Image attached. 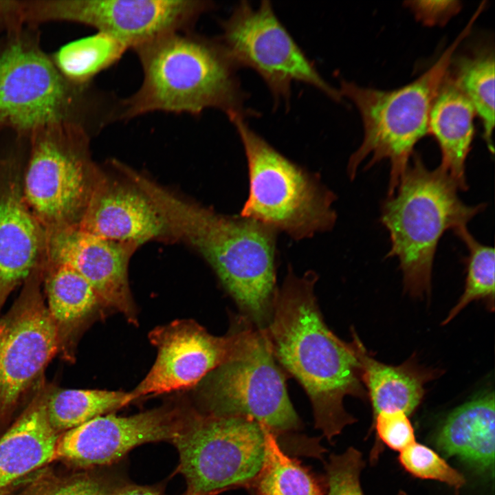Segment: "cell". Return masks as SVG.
Returning a JSON list of instances; mask_svg holds the SVG:
<instances>
[{
  "label": "cell",
  "instance_id": "1",
  "mask_svg": "<svg viewBox=\"0 0 495 495\" xmlns=\"http://www.w3.org/2000/svg\"><path fill=\"white\" fill-rule=\"evenodd\" d=\"M318 278L314 271L298 276L289 267L263 329L279 365L308 395L315 427L331 441L356 421L344 398L368 397L352 341L340 339L324 321L314 292Z\"/></svg>",
  "mask_w": 495,
  "mask_h": 495
},
{
  "label": "cell",
  "instance_id": "2",
  "mask_svg": "<svg viewBox=\"0 0 495 495\" xmlns=\"http://www.w3.org/2000/svg\"><path fill=\"white\" fill-rule=\"evenodd\" d=\"M129 180L164 217L170 233L190 244L207 261L245 318L264 328L276 291L278 232L241 215H226L190 204L145 176Z\"/></svg>",
  "mask_w": 495,
  "mask_h": 495
},
{
  "label": "cell",
  "instance_id": "3",
  "mask_svg": "<svg viewBox=\"0 0 495 495\" xmlns=\"http://www.w3.org/2000/svg\"><path fill=\"white\" fill-rule=\"evenodd\" d=\"M142 70V81L120 102L119 120L157 111L198 116L208 109L229 118L254 116L245 108L248 94L239 69L219 37L192 30L170 33L133 50Z\"/></svg>",
  "mask_w": 495,
  "mask_h": 495
},
{
  "label": "cell",
  "instance_id": "4",
  "mask_svg": "<svg viewBox=\"0 0 495 495\" xmlns=\"http://www.w3.org/2000/svg\"><path fill=\"white\" fill-rule=\"evenodd\" d=\"M118 100L67 80L43 50L38 28L0 35V130L29 135L72 124L90 134L116 120Z\"/></svg>",
  "mask_w": 495,
  "mask_h": 495
},
{
  "label": "cell",
  "instance_id": "5",
  "mask_svg": "<svg viewBox=\"0 0 495 495\" xmlns=\"http://www.w3.org/2000/svg\"><path fill=\"white\" fill-rule=\"evenodd\" d=\"M382 206L381 222L389 232L390 250L410 296H430L434 258L448 230L466 226L485 204L468 206L458 195L459 186L441 166L428 169L417 154L397 188Z\"/></svg>",
  "mask_w": 495,
  "mask_h": 495
},
{
  "label": "cell",
  "instance_id": "6",
  "mask_svg": "<svg viewBox=\"0 0 495 495\" xmlns=\"http://www.w3.org/2000/svg\"><path fill=\"white\" fill-rule=\"evenodd\" d=\"M474 22L468 23L437 61L412 82L393 90L361 87L342 80L338 89L356 107L362 118L363 140L350 156L347 173L353 179L368 155L369 168L383 160L390 164L388 197L395 192L415 144L428 133L430 108L459 44Z\"/></svg>",
  "mask_w": 495,
  "mask_h": 495
},
{
  "label": "cell",
  "instance_id": "7",
  "mask_svg": "<svg viewBox=\"0 0 495 495\" xmlns=\"http://www.w3.org/2000/svg\"><path fill=\"white\" fill-rule=\"evenodd\" d=\"M242 116L234 124L247 160L249 192L239 215L294 240L330 231L336 199L320 177L294 163L255 132Z\"/></svg>",
  "mask_w": 495,
  "mask_h": 495
},
{
  "label": "cell",
  "instance_id": "8",
  "mask_svg": "<svg viewBox=\"0 0 495 495\" xmlns=\"http://www.w3.org/2000/svg\"><path fill=\"white\" fill-rule=\"evenodd\" d=\"M237 338L223 363L199 383L205 414L245 417L278 434L302 428L287 390L286 372L276 361L264 329L241 316Z\"/></svg>",
  "mask_w": 495,
  "mask_h": 495
},
{
  "label": "cell",
  "instance_id": "9",
  "mask_svg": "<svg viewBox=\"0 0 495 495\" xmlns=\"http://www.w3.org/2000/svg\"><path fill=\"white\" fill-rule=\"evenodd\" d=\"M90 135L81 126L65 123L28 135L23 193L45 231L80 221L96 181L89 155Z\"/></svg>",
  "mask_w": 495,
  "mask_h": 495
},
{
  "label": "cell",
  "instance_id": "10",
  "mask_svg": "<svg viewBox=\"0 0 495 495\" xmlns=\"http://www.w3.org/2000/svg\"><path fill=\"white\" fill-rule=\"evenodd\" d=\"M179 456L185 495H215L249 489L263 462L262 424L245 417L197 415L185 419L171 440Z\"/></svg>",
  "mask_w": 495,
  "mask_h": 495
},
{
  "label": "cell",
  "instance_id": "11",
  "mask_svg": "<svg viewBox=\"0 0 495 495\" xmlns=\"http://www.w3.org/2000/svg\"><path fill=\"white\" fill-rule=\"evenodd\" d=\"M221 25L218 37L232 61L239 69L256 72L276 102L289 100L294 82L314 87L336 102L342 100L278 19L270 1L254 8L242 1Z\"/></svg>",
  "mask_w": 495,
  "mask_h": 495
},
{
  "label": "cell",
  "instance_id": "12",
  "mask_svg": "<svg viewBox=\"0 0 495 495\" xmlns=\"http://www.w3.org/2000/svg\"><path fill=\"white\" fill-rule=\"evenodd\" d=\"M214 7L207 0H25L21 16L36 27L58 21L87 25L133 50L170 33L192 30Z\"/></svg>",
  "mask_w": 495,
  "mask_h": 495
},
{
  "label": "cell",
  "instance_id": "13",
  "mask_svg": "<svg viewBox=\"0 0 495 495\" xmlns=\"http://www.w3.org/2000/svg\"><path fill=\"white\" fill-rule=\"evenodd\" d=\"M43 267L23 284L0 317V421L6 419L60 352V342L42 292Z\"/></svg>",
  "mask_w": 495,
  "mask_h": 495
},
{
  "label": "cell",
  "instance_id": "14",
  "mask_svg": "<svg viewBox=\"0 0 495 495\" xmlns=\"http://www.w3.org/2000/svg\"><path fill=\"white\" fill-rule=\"evenodd\" d=\"M28 148L26 136L0 130V310L46 261L47 232L23 193Z\"/></svg>",
  "mask_w": 495,
  "mask_h": 495
},
{
  "label": "cell",
  "instance_id": "15",
  "mask_svg": "<svg viewBox=\"0 0 495 495\" xmlns=\"http://www.w3.org/2000/svg\"><path fill=\"white\" fill-rule=\"evenodd\" d=\"M148 337L157 348V358L144 378L127 393V404L198 385L230 356L237 329L234 322L228 334L216 336L192 320H179L156 327Z\"/></svg>",
  "mask_w": 495,
  "mask_h": 495
},
{
  "label": "cell",
  "instance_id": "16",
  "mask_svg": "<svg viewBox=\"0 0 495 495\" xmlns=\"http://www.w3.org/2000/svg\"><path fill=\"white\" fill-rule=\"evenodd\" d=\"M185 419L170 407L128 417L98 416L61 433L55 459L81 468L110 464L142 443L171 441Z\"/></svg>",
  "mask_w": 495,
  "mask_h": 495
},
{
  "label": "cell",
  "instance_id": "17",
  "mask_svg": "<svg viewBox=\"0 0 495 495\" xmlns=\"http://www.w3.org/2000/svg\"><path fill=\"white\" fill-rule=\"evenodd\" d=\"M46 232V262L75 270L94 289L102 309L120 312L137 324L127 278L129 256L137 246L102 239L78 225Z\"/></svg>",
  "mask_w": 495,
  "mask_h": 495
},
{
  "label": "cell",
  "instance_id": "18",
  "mask_svg": "<svg viewBox=\"0 0 495 495\" xmlns=\"http://www.w3.org/2000/svg\"><path fill=\"white\" fill-rule=\"evenodd\" d=\"M78 226L102 239L135 246L170 232L161 213L141 190L100 179L93 185Z\"/></svg>",
  "mask_w": 495,
  "mask_h": 495
},
{
  "label": "cell",
  "instance_id": "19",
  "mask_svg": "<svg viewBox=\"0 0 495 495\" xmlns=\"http://www.w3.org/2000/svg\"><path fill=\"white\" fill-rule=\"evenodd\" d=\"M494 391L487 388L454 409L434 437L437 448L476 473L494 478Z\"/></svg>",
  "mask_w": 495,
  "mask_h": 495
},
{
  "label": "cell",
  "instance_id": "20",
  "mask_svg": "<svg viewBox=\"0 0 495 495\" xmlns=\"http://www.w3.org/2000/svg\"><path fill=\"white\" fill-rule=\"evenodd\" d=\"M50 390L40 388L0 439V490L12 487L21 477L55 460L60 434L47 417Z\"/></svg>",
  "mask_w": 495,
  "mask_h": 495
},
{
  "label": "cell",
  "instance_id": "21",
  "mask_svg": "<svg viewBox=\"0 0 495 495\" xmlns=\"http://www.w3.org/2000/svg\"><path fill=\"white\" fill-rule=\"evenodd\" d=\"M351 338L373 417L393 411L410 415L424 397L426 384L439 376L440 371L423 367L414 358L397 366L384 364L370 354L354 329Z\"/></svg>",
  "mask_w": 495,
  "mask_h": 495
},
{
  "label": "cell",
  "instance_id": "22",
  "mask_svg": "<svg viewBox=\"0 0 495 495\" xmlns=\"http://www.w3.org/2000/svg\"><path fill=\"white\" fill-rule=\"evenodd\" d=\"M476 116L472 104L448 70L430 108L428 133L433 135L441 150L439 166L461 190L468 188L465 161L474 136Z\"/></svg>",
  "mask_w": 495,
  "mask_h": 495
},
{
  "label": "cell",
  "instance_id": "23",
  "mask_svg": "<svg viewBox=\"0 0 495 495\" xmlns=\"http://www.w3.org/2000/svg\"><path fill=\"white\" fill-rule=\"evenodd\" d=\"M42 287L60 338V352L71 359L79 334L101 311L102 305L89 283L67 265L45 261Z\"/></svg>",
  "mask_w": 495,
  "mask_h": 495
},
{
  "label": "cell",
  "instance_id": "24",
  "mask_svg": "<svg viewBox=\"0 0 495 495\" xmlns=\"http://www.w3.org/2000/svg\"><path fill=\"white\" fill-rule=\"evenodd\" d=\"M263 427V462L249 490L254 495H324L326 481L285 454L277 437L267 426Z\"/></svg>",
  "mask_w": 495,
  "mask_h": 495
},
{
  "label": "cell",
  "instance_id": "25",
  "mask_svg": "<svg viewBox=\"0 0 495 495\" xmlns=\"http://www.w3.org/2000/svg\"><path fill=\"white\" fill-rule=\"evenodd\" d=\"M449 74L472 104L483 128V137L492 154L494 128V55L490 49H480L450 63Z\"/></svg>",
  "mask_w": 495,
  "mask_h": 495
},
{
  "label": "cell",
  "instance_id": "26",
  "mask_svg": "<svg viewBox=\"0 0 495 495\" xmlns=\"http://www.w3.org/2000/svg\"><path fill=\"white\" fill-rule=\"evenodd\" d=\"M128 50L118 39L97 32L63 45L51 57L67 80L88 85L97 74L118 62Z\"/></svg>",
  "mask_w": 495,
  "mask_h": 495
},
{
  "label": "cell",
  "instance_id": "27",
  "mask_svg": "<svg viewBox=\"0 0 495 495\" xmlns=\"http://www.w3.org/2000/svg\"><path fill=\"white\" fill-rule=\"evenodd\" d=\"M127 393L96 389L50 390L46 400L48 419L61 434L126 405Z\"/></svg>",
  "mask_w": 495,
  "mask_h": 495
},
{
  "label": "cell",
  "instance_id": "28",
  "mask_svg": "<svg viewBox=\"0 0 495 495\" xmlns=\"http://www.w3.org/2000/svg\"><path fill=\"white\" fill-rule=\"evenodd\" d=\"M454 232L469 252L466 258L467 274L463 293L442 324H448L472 301L482 300L490 311L494 309V248L478 242L466 226L458 228Z\"/></svg>",
  "mask_w": 495,
  "mask_h": 495
},
{
  "label": "cell",
  "instance_id": "29",
  "mask_svg": "<svg viewBox=\"0 0 495 495\" xmlns=\"http://www.w3.org/2000/svg\"><path fill=\"white\" fill-rule=\"evenodd\" d=\"M399 461L412 476L444 483L455 490L465 483V477L431 448L416 441L399 452Z\"/></svg>",
  "mask_w": 495,
  "mask_h": 495
},
{
  "label": "cell",
  "instance_id": "30",
  "mask_svg": "<svg viewBox=\"0 0 495 495\" xmlns=\"http://www.w3.org/2000/svg\"><path fill=\"white\" fill-rule=\"evenodd\" d=\"M364 466L361 452L353 447L342 454H332L325 463L328 495H364L360 482Z\"/></svg>",
  "mask_w": 495,
  "mask_h": 495
},
{
  "label": "cell",
  "instance_id": "31",
  "mask_svg": "<svg viewBox=\"0 0 495 495\" xmlns=\"http://www.w3.org/2000/svg\"><path fill=\"white\" fill-rule=\"evenodd\" d=\"M373 419L379 439L392 450L400 452L415 442L414 428L404 412H384Z\"/></svg>",
  "mask_w": 495,
  "mask_h": 495
},
{
  "label": "cell",
  "instance_id": "32",
  "mask_svg": "<svg viewBox=\"0 0 495 495\" xmlns=\"http://www.w3.org/2000/svg\"><path fill=\"white\" fill-rule=\"evenodd\" d=\"M99 479L80 475L57 478L46 475L41 495H110Z\"/></svg>",
  "mask_w": 495,
  "mask_h": 495
},
{
  "label": "cell",
  "instance_id": "33",
  "mask_svg": "<svg viewBox=\"0 0 495 495\" xmlns=\"http://www.w3.org/2000/svg\"><path fill=\"white\" fill-rule=\"evenodd\" d=\"M405 3L418 21L430 26L446 24L461 8L459 1H409Z\"/></svg>",
  "mask_w": 495,
  "mask_h": 495
},
{
  "label": "cell",
  "instance_id": "34",
  "mask_svg": "<svg viewBox=\"0 0 495 495\" xmlns=\"http://www.w3.org/2000/svg\"><path fill=\"white\" fill-rule=\"evenodd\" d=\"M110 495H163L158 491L149 487L128 485L111 492Z\"/></svg>",
  "mask_w": 495,
  "mask_h": 495
},
{
  "label": "cell",
  "instance_id": "35",
  "mask_svg": "<svg viewBox=\"0 0 495 495\" xmlns=\"http://www.w3.org/2000/svg\"><path fill=\"white\" fill-rule=\"evenodd\" d=\"M46 475L40 476L36 479L25 490L17 495H41Z\"/></svg>",
  "mask_w": 495,
  "mask_h": 495
},
{
  "label": "cell",
  "instance_id": "36",
  "mask_svg": "<svg viewBox=\"0 0 495 495\" xmlns=\"http://www.w3.org/2000/svg\"><path fill=\"white\" fill-rule=\"evenodd\" d=\"M12 490V487L0 490V495H8Z\"/></svg>",
  "mask_w": 495,
  "mask_h": 495
},
{
  "label": "cell",
  "instance_id": "37",
  "mask_svg": "<svg viewBox=\"0 0 495 495\" xmlns=\"http://www.w3.org/2000/svg\"><path fill=\"white\" fill-rule=\"evenodd\" d=\"M397 495H407V494H405V493H404V492H400L398 493Z\"/></svg>",
  "mask_w": 495,
  "mask_h": 495
}]
</instances>
